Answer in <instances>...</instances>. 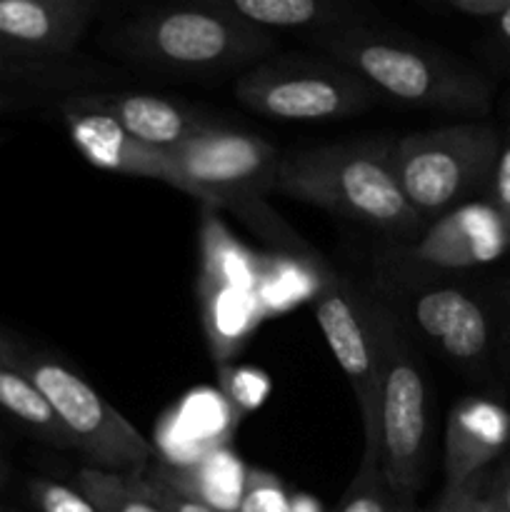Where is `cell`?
Instances as JSON below:
<instances>
[{
	"label": "cell",
	"instance_id": "1",
	"mask_svg": "<svg viewBox=\"0 0 510 512\" xmlns=\"http://www.w3.org/2000/svg\"><path fill=\"white\" fill-rule=\"evenodd\" d=\"M393 145L363 140L285 153L275 170V190L380 233L415 235L425 220L400 190Z\"/></svg>",
	"mask_w": 510,
	"mask_h": 512
},
{
	"label": "cell",
	"instance_id": "2",
	"mask_svg": "<svg viewBox=\"0 0 510 512\" xmlns=\"http://www.w3.org/2000/svg\"><path fill=\"white\" fill-rule=\"evenodd\" d=\"M275 40L245 23L223 0L165 5L115 30L108 48L165 73H228L263 60Z\"/></svg>",
	"mask_w": 510,
	"mask_h": 512
},
{
	"label": "cell",
	"instance_id": "3",
	"mask_svg": "<svg viewBox=\"0 0 510 512\" xmlns=\"http://www.w3.org/2000/svg\"><path fill=\"white\" fill-rule=\"evenodd\" d=\"M313 45L328 55L330 63L358 75L380 98L455 113L488 108L483 78L418 40L350 25L313 35Z\"/></svg>",
	"mask_w": 510,
	"mask_h": 512
},
{
	"label": "cell",
	"instance_id": "4",
	"mask_svg": "<svg viewBox=\"0 0 510 512\" xmlns=\"http://www.w3.org/2000/svg\"><path fill=\"white\" fill-rule=\"evenodd\" d=\"M0 363L23 375L43 395L90 468L140 475V470L153 460V445L135 430V425H130L63 360L0 328Z\"/></svg>",
	"mask_w": 510,
	"mask_h": 512
},
{
	"label": "cell",
	"instance_id": "5",
	"mask_svg": "<svg viewBox=\"0 0 510 512\" xmlns=\"http://www.w3.org/2000/svg\"><path fill=\"white\" fill-rule=\"evenodd\" d=\"M175 163L213 200V208L238 215L255 235L285 250H308L300 235L268 205L280 153L258 135L210 123L170 150Z\"/></svg>",
	"mask_w": 510,
	"mask_h": 512
},
{
	"label": "cell",
	"instance_id": "6",
	"mask_svg": "<svg viewBox=\"0 0 510 512\" xmlns=\"http://www.w3.org/2000/svg\"><path fill=\"white\" fill-rule=\"evenodd\" d=\"M365 308L380 350V470L390 498L413 503L428 465L425 375L393 313L373 298H365Z\"/></svg>",
	"mask_w": 510,
	"mask_h": 512
},
{
	"label": "cell",
	"instance_id": "7",
	"mask_svg": "<svg viewBox=\"0 0 510 512\" xmlns=\"http://www.w3.org/2000/svg\"><path fill=\"white\" fill-rule=\"evenodd\" d=\"M498 158L500 138L485 123L410 133L393 145L400 190L423 220L473 193L495 173Z\"/></svg>",
	"mask_w": 510,
	"mask_h": 512
},
{
	"label": "cell",
	"instance_id": "8",
	"mask_svg": "<svg viewBox=\"0 0 510 512\" xmlns=\"http://www.w3.org/2000/svg\"><path fill=\"white\" fill-rule=\"evenodd\" d=\"M235 100L270 120H333L363 113L378 95L350 70L325 60L280 58L250 65L235 78Z\"/></svg>",
	"mask_w": 510,
	"mask_h": 512
},
{
	"label": "cell",
	"instance_id": "9",
	"mask_svg": "<svg viewBox=\"0 0 510 512\" xmlns=\"http://www.w3.org/2000/svg\"><path fill=\"white\" fill-rule=\"evenodd\" d=\"M315 318L330 353L338 360L358 400V415L363 425L360 470H380V350L370 328L365 298L333 275L320 285Z\"/></svg>",
	"mask_w": 510,
	"mask_h": 512
},
{
	"label": "cell",
	"instance_id": "10",
	"mask_svg": "<svg viewBox=\"0 0 510 512\" xmlns=\"http://www.w3.org/2000/svg\"><path fill=\"white\" fill-rule=\"evenodd\" d=\"M58 110L63 115L70 140L90 165L110 170V173L133 175V178L160 180L213 208L210 195L180 170L170 153L130 138L118 123L100 113L80 110L65 100H58Z\"/></svg>",
	"mask_w": 510,
	"mask_h": 512
},
{
	"label": "cell",
	"instance_id": "11",
	"mask_svg": "<svg viewBox=\"0 0 510 512\" xmlns=\"http://www.w3.org/2000/svg\"><path fill=\"white\" fill-rule=\"evenodd\" d=\"M510 250V213L495 203H468L435 220L403 253L415 268L463 270L488 265Z\"/></svg>",
	"mask_w": 510,
	"mask_h": 512
},
{
	"label": "cell",
	"instance_id": "12",
	"mask_svg": "<svg viewBox=\"0 0 510 512\" xmlns=\"http://www.w3.org/2000/svg\"><path fill=\"white\" fill-rule=\"evenodd\" d=\"M98 10V0H0V45L60 63L78 48Z\"/></svg>",
	"mask_w": 510,
	"mask_h": 512
},
{
	"label": "cell",
	"instance_id": "13",
	"mask_svg": "<svg viewBox=\"0 0 510 512\" xmlns=\"http://www.w3.org/2000/svg\"><path fill=\"white\" fill-rule=\"evenodd\" d=\"M65 103L80 110L100 113L118 123L130 138L170 153L185 140L198 135L210 125L185 105L170 98L150 93H130V90H85V93L65 95Z\"/></svg>",
	"mask_w": 510,
	"mask_h": 512
},
{
	"label": "cell",
	"instance_id": "14",
	"mask_svg": "<svg viewBox=\"0 0 510 512\" xmlns=\"http://www.w3.org/2000/svg\"><path fill=\"white\" fill-rule=\"evenodd\" d=\"M510 413L488 398H463L445 423V488H463L508 448Z\"/></svg>",
	"mask_w": 510,
	"mask_h": 512
},
{
	"label": "cell",
	"instance_id": "15",
	"mask_svg": "<svg viewBox=\"0 0 510 512\" xmlns=\"http://www.w3.org/2000/svg\"><path fill=\"white\" fill-rule=\"evenodd\" d=\"M410 313L420 333L460 363H473L490 343L488 318L470 295L458 288H428L410 298Z\"/></svg>",
	"mask_w": 510,
	"mask_h": 512
},
{
	"label": "cell",
	"instance_id": "16",
	"mask_svg": "<svg viewBox=\"0 0 510 512\" xmlns=\"http://www.w3.org/2000/svg\"><path fill=\"white\" fill-rule=\"evenodd\" d=\"M223 3L238 18L260 30H310L318 35L365 23V15L358 5L338 3V0H223Z\"/></svg>",
	"mask_w": 510,
	"mask_h": 512
},
{
	"label": "cell",
	"instance_id": "17",
	"mask_svg": "<svg viewBox=\"0 0 510 512\" xmlns=\"http://www.w3.org/2000/svg\"><path fill=\"white\" fill-rule=\"evenodd\" d=\"M105 80H110V73L103 68L68 63V60L50 63V60L23 58L0 45V90L3 93L23 95L30 100L33 95L63 93L65 98V95L85 93L95 83H105Z\"/></svg>",
	"mask_w": 510,
	"mask_h": 512
},
{
	"label": "cell",
	"instance_id": "18",
	"mask_svg": "<svg viewBox=\"0 0 510 512\" xmlns=\"http://www.w3.org/2000/svg\"><path fill=\"white\" fill-rule=\"evenodd\" d=\"M0 410L18 420L30 433L43 438L48 445H55L58 450H75L73 438L63 428L58 415L45 403L43 395L23 375L3 363H0Z\"/></svg>",
	"mask_w": 510,
	"mask_h": 512
},
{
	"label": "cell",
	"instance_id": "19",
	"mask_svg": "<svg viewBox=\"0 0 510 512\" xmlns=\"http://www.w3.org/2000/svg\"><path fill=\"white\" fill-rule=\"evenodd\" d=\"M75 490L100 512H163L140 490L135 475H118L85 465L75 475Z\"/></svg>",
	"mask_w": 510,
	"mask_h": 512
},
{
	"label": "cell",
	"instance_id": "20",
	"mask_svg": "<svg viewBox=\"0 0 510 512\" xmlns=\"http://www.w3.org/2000/svg\"><path fill=\"white\" fill-rule=\"evenodd\" d=\"M390 490L385 485L383 470H360L345 490L338 512H390Z\"/></svg>",
	"mask_w": 510,
	"mask_h": 512
},
{
	"label": "cell",
	"instance_id": "21",
	"mask_svg": "<svg viewBox=\"0 0 510 512\" xmlns=\"http://www.w3.org/2000/svg\"><path fill=\"white\" fill-rule=\"evenodd\" d=\"M28 493L40 512H100L75 488L48 478L28 480Z\"/></svg>",
	"mask_w": 510,
	"mask_h": 512
},
{
	"label": "cell",
	"instance_id": "22",
	"mask_svg": "<svg viewBox=\"0 0 510 512\" xmlns=\"http://www.w3.org/2000/svg\"><path fill=\"white\" fill-rule=\"evenodd\" d=\"M135 478H138L140 490L163 512H218L213 505L203 503V500L193 498L185 490H180L163 473L153 475V478H143V475H135Z\"/></svg>",
	"mask_w": 510,
	"mask_h": 512
},
{
	"label": "cell",
	"instance_id": "23",
	"mask_svg": "<svg viewBox=\"0 0 510 512\" xmlns=\"http://www.w3.org/2000/svg\"><path fill=\"white\" fill-rule=\"evenodd\" d=\"M443 5L453 13L478 20H493L495 23L510 8V0H443Z\"/></svg>",
	"mask_w": 510,
	"mask_h": 512
},
{
	"label": "cell",
	"instance_id": "24",
	"mask_svg": "<svg viewBox=\"0 0 510 512\" xmlns=\"http://www.w3.org/2000/svg\"><path fill=\"white\" fill-rule=\"evenodd\" d=\"M483 475L470 480V483L463 485V488H445L443 495H440V500L430 508V512H468L470 500H473V493L475 488H478L480 480H483Z\"/></svg>",
	"mask_w": 510,
	"mask_h": 512
},
{
	"label": "cell",
	"instance_id": "25",
	"mask_svg": "<svg viewBox=\"0 0 510 512\" xmlns=\"http://www.w3.org/2000/svg\"><path fill=\"white\" fill-rule=\"evenodd\" d=\"M493 188H495V205L510 213V133L505 145L500 148L498 165L493 173Z\"/></svg>",
	"mask_w": 510,
	"mask_h": 512
},
{
	"label": "cell",
	"instance_id": "26",
	"mask_svg": "<svg viewBox=\"0 0 510 512\" xmlns=\"http://www.w3.org/2000/svg\"><path fill=\"white\" fill-rule=\"evenodd\" d=\"M468 512H503L500 510L498 500H495L493 490H490V475L488 473L483 475V480H480L478 488H475Z\"/></svg>",
	"mask_w": 510,
	"mask_h": 512
},
{
	"label": "cell",
	"instance_id": "27",
	"mask_svg": "<svg viewBox=\"0 0 510 512\" xmlns=\"http://www.w3.org/2000/svg\"><path fill=\"white\" fill-rule=\"evenodd\" d=\"M490 490H493L500 510L510 512V458H508V463L498 470V473L490 475Z\"/></svg>",
	"mask_w": 510,
	"mask_h": 512
},
{
	"label": "cell",
	"instance_id": "28",
	"mask_svg": "<svg viewBox=\"0 0 510 512\" xmlns=\"http://www.w3.org/2000/svg\"><path fill=\"white\" fill-rule=\"evenodd\" d=\"M30 98H23V95H13V93H3L0 90V115L10 113V110H18L23 105H28Z\"/></svg>",
	"mask_w": 510,
	"mask_h": 512
},
{
	"label": "cell",
	"instance_id": "29",
	"mask_svg": "<svg viewBox=\"0 0 510 512\" xmlns=\"http://www.w3.org/2000/svg\"><path fill=\"white\" fill-rule=\"evenodd\" d=\"M495 28H498V35L503 38V43L510 45V8L505 10L498 20H495Z\"/></svg>",
	"mask_w": 510,
	"mask_h": 512
},
{
	"label": "cell",
	"instance_id": "30",
	"mask_svg": "<svg viewBox=\"0 0 510 512\" xmlns=\"http://www.w3.org/2000/svg\"><path fill=\"white\" fill-rule=\"evenodd\" d=\"M390 512H430V510L415 508L413 503H398V500H393V503H390Z\"/></svg>",
	"mask_w": 510,
	"mask_h": 512
},
{
	"label": "cell",
	"instance_id": "31",
	"mask_svg": "<svg viewBox=\"0 0 510 512\" xmlns=\"http://www.w3.org/2000/svg\"><path fill=\"white\" fill-rule=\"evenodd\" d=\"M8 480H10V465H8V460H5V455L0 453V490L8 485Z\"/></svg>",
	"mask_w": 510,
	"mask_h": 512
},
{
	"label": "cell",
	"instance_id": "32",
	"mask_svg": "<svg viewBox=\"0 0 510 512\" xmlns=\"http://www.w3.org/2000/svg\"><path fill=\"white\" fill-rule=\"evenodd\" d=\"M508 305H510V293H508Z\"/></svg>",
	"mask_w": 510,
	"mask_h": 512
}]
</instances>
